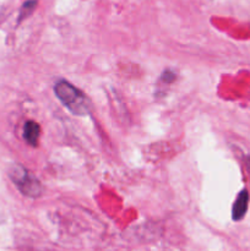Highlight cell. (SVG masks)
I'll return each mask as SVG.
<instances>
[{
  "instance_id": "obj_1",
  "label": "cell",
  "mask_w": 250,
  "mask_h": 251,
  "mask_svg": "<svg viewBox=\"0 0 250 251\" xmlns=\"http://www.w3.org/2000/svg\"><path fill=\"white\" fill-rule=\"evenodd\" d=\"M54 92L61 103L75 115L88 114L91 104L88 98L78 88L65 80H60L54 86Z\"/></svg>"
},
{
  "instance_id": "obj_3",
  "label": "cell",
  "mask_w": 250,
  "mask_h": 251,
  "mask_svg": "<svg viewBox=\"0 0 250 251\" xmlns=\"http://www.w3.org/2000/svg\"><path fill=\"white\" fill-rule=\"evenodd\" d=\"M248 202H249V194L247 190H242L238 195L237 200H235L234 205H233L232 216L234 221H239L244 217L248 210Z\"/></svg>"
},
{
  "instance_id": "obj_4",
  "label": "cell",
  "mask_w": 250,
  "mask_h": 251,
  "mask_svg": "<svg viewBox=\"0 0 250 251\" xmlns=\"http://www.w3.org/2000/svg\"><path fill=\"white\" fill-rule=\"evenodd\" d=\"M41 134V127L33 120H28L24 126V137L31 146H37Z\"/></svg>"
},
{
  "instance_id": "obj_2",
  "label": "cell",
  "mask_w": 250,
  "mask_h": 251,
  "mask_svg": "<svg viewBox=\"0 0 250 251\" xmlns=\"http://www.w3.org/2000/svg\"><path fill=\"white\" fill-rule=\"evenodd\" d=\"M10 178L14 181L15 185L19 188L24 195L29 198H37L42 193V185L38 179L34 178L28 171L21 166H15L10 171Z\"/></svg>"
},
{
  "instance_id": "obj_5",
  "label": "cell",
  "mask_w": 250,
  "mask_h": 251,
  "mask_svg": "<svg viewBox=\"0 0 250 251\" xmlns=\"http://www.w3.org/2000/svg\"><path fill=\"white\" fill-rule=\"evenodd\" d=\"M36 7V0H29V1H26L24 4V6L21 7V11H20V16H19V22L22 21L24 19H26L29 14L34 10Z\"/></svg>"
},
{
  "instance_id": "obj_6",
  "label": "cell",
  "mask_w": 250,
  "mask_h": 251,
  "mask_svg": "<svg viewBox=\"0 0 250 251\" xmlns=\"http://www.w3.org/2000/svg\"><path fill=\"white\" fill-rule=\"evenodd\" d=\"M249 167H250V164H249Z\"/></svg>"
}]
</instances>
